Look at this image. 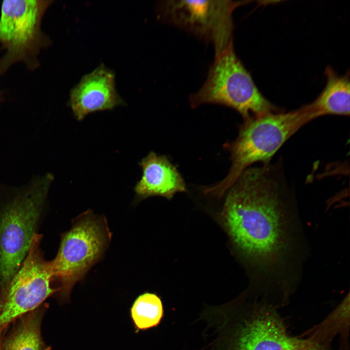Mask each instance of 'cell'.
I'll list each match as a JSON object with an SVG mask.
<instances>
[{"instance_id":"cell-1","label":"cell","mask_w":350,"mask_h":350,"mask_svg":"<svg viewBox=\"0 0 350 350\" xmlns=\"http://www.w3.org/2000/svg\"><path fill=\"white\" fill-rule=\"evenodd\" d=\"M229 189L220 218L256 272L255 294L269 299L289 298L299 285L306 245L281 167L248 168Z\"/></svg>"},{"instance_id":"cell-2","label":"cell","mask_w":350,"mask_h":350,"mask_svg":"<svg viewBox=\"0 0 350 350\" xmlns=\"http://www.w3.org/2000/svg\"><path fill=\"white\" fill-rule=\"evenodd\" d=\"M315 118L307 105L288 113H270L244 121L228 147L232 161L228 174L218 184L206 188L205 192L223 196L248 167L257 162L269 163L286 140Z\"/></svg>"},{"instance_id":"cell-3","label":"cell","mask_w":350,"mask_h":350,"mask_svg":"<svg viewBox=\"0 0 350 350\" xmlns=\"http://www.w3.org/2000/svg\"><path fill=\"white\" fill-rule=\"evenodd\" d=\"M53 177L47 175L0 202V290L20 268L37 233Z\"/></svg>"},{"instance_id":"cell-4","label":"cell","mask_w":350,"mask_h":350,"mask_svg":"<svg viewBox=\"0 0 350 350\" xmlns=\"http://www.w3.org/2000/svg\"><path fill=\"white\" fill-rule=\"evenodd\" d=\"M189 101L192 108L204 104L231 107L242 115L244 121L278 110L260 92L236 54L233 44L215 55L206 82Z\"/></svg>"},{"instance_id":"cell-5","label":"cell","mask_w":350,"mask_h":350,"mask_svg":"<svg viewBox=\"0 0 350 350\" xmlns=\"http://www.w3.org/2000/svg\"><path fill=\"white\" fill-rule=\"evenodd\" d=\"M105 217L88 210L72 222L61 235L55 257L51 261L52 284L62 300L69 298L75 284L101 257L111 239Z\"/></svg>"},{"instance_id":"cell-6","label":"cell","mask_w":350,"mask_h":350,"mask_svg":"<svg viewBox=\"0 0 350 350\" xmlns=\"http://www.w3.org/2000/svg\"><path fill=\"white\" fill-rule=\"evenodd\" d=\"M52 0H3L0 16V75L22 62L31 70L39 65L40 51L51 44L41 30L43 18Z\"/></svg>"},{"instance_id":"cell-7","label":"cell","mask_w":350,"mask_h":350,"mask_svg":"<svg viewBox=\"0 0 350 350\" xmlns=\"http://www.w3.org/2000/svg\"><path fill=\"white\" fill-rule=\"evenodd\" d=\"M229 350H332L288 332L279 309L256 298L239 308Z\"/></svg>"},{"instance_id":"cell-8","label":"cell","mask_w":350,"mask_h":350,"mask_svg":"<svg viewBox=\"0 0 350 350\" xmlns=\"http://www.w3.org/2000/svg\"><path fill=\"white\" fill-rule=\"evenodd\" d=\"M42 236L35 233L20 268L0 290V340L7 327L57 294L52 284L51 261L41 248Z\"/></svg>"},{"instance_id":"cell-9","label":"cell","mask_w":350,"mask_h":350,"mask_svg":"<svg viewBox=\"0 0 350 350\" xmlns=\"http://www.w3.org/2000/svg\"><path fill=\"white\" fill-rule=\"evenodd\" d=\"M248 2L165 0L158 12L164 21L212 43L216 55L233 44V11Z\"/></svg>"},{"instance_id":"cell-10","label":"cell","mask_w":350,"mask_h":350,"mask_svg":"<svg viewBox=\"0 0 350 350\" xmlns=\"http://www.w3.org/2000/svg\"><path fill=\"white\" fill-rule=\"evenodd\" d=\"M124 104L115 88L114 73L103 64L81 78L71 89L69 101L79 121L91 113L111 110Z\"/></svg>"},{"instance_id":"cell-11","label":"cell","mask_w":350,"mask_h":350,"mask_svg":"<svg viewBox=\"0 0 350 350\" xmlns=\"http://www.w3.org/2000/svg\"><path fill=\"white\" fill-rule=\"evenodd\" d=\"M139 164L142 175L134 188L138 199L152 196L171 199L176 193L186 191L182 177L166 156L151 152Z\"/></svg>"},{"instance_id":"cell-12","label":"cell","mask_w":350,"mask_h":350,"mask_svg":"<svg viewBox=\"0 0 350 350\" xmlns=\"http://www.w3.org/2000/svg\"><path fill=\"white\" fill-rule=\"evenodd\" d=\"M47 308L41 305L18 318L7 336L2 339L3 350H50L41 336L43 317Z\"/></svg>"},{"instance_id":"cell-13","label":"cell","mask_w":350,"mask_h":350,"mask_svg":"<svg viewBox=\"0 0 350 350\" xmlns=\"http://www.w3.org/2000/svg\"><path fill=\"white\" fill-rule=\"evenodd\" d=\"M350 301L348 293L321 322L301 335L329 348H331L333 340L339 336L341 350H349Z\"/></svg>"},{"instance_id":"cell-14","label":"cell","mask_w":350,"mask_h":350,"mask_svg":"<svg viewBox=\"0 0 350 350\" xmlns=\"http://www.w3.org/2000/svg\"><path fill=\"white\" fill-rule=\"evenodd\" d=\"M326 86L319 96L309 105L317 117L328 114L349 116V73L338 75L327 67Z\"/></svg>"},{"instance_id":"cell-15","label":"cell","mask_w":350,"mask_h":350,"mask_svg":"<svg viewBox=\"0 0 350 350\" xmlns=\"http://www.w3.org/2000/svg\"><path fill=\"white\" fill-rule=\"evenodd\" d=\"M131 315L136 327L139 330L156 327L163 315L162 301L157 295L145 293L134 301Z\"/></svg>"},{"instance_id":"cell-16","label":"cell","mask_w":350,"mask_h":350,"mask_svg":"<svg viewBox=\"0 0 350 350\" xmlns=\"http://www.w3.org/2000/svg\"><path fill=\"white\" fill-rule=\"evenodd\" d=\"M2 338L0 340V350H3L2 347Z\"/></svg>"}]
</instances>
